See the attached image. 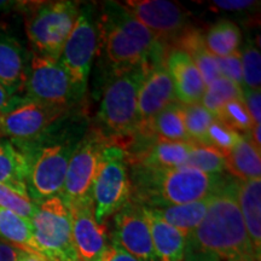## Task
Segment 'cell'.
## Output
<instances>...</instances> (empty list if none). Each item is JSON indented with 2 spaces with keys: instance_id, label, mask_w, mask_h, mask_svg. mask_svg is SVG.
Wrapping results in <instances>:
<instances>
[{
  "instance_id": "f35d334b",
  "label": "cell",
  "mask_w": 261,
  "mask_h": 261,
  "mask_svg": "<svg viewBox=\"0 0 261 261\" xmlns=\"http://www.w3.org/2000/svg\"><path fill=\"white\" fill-rule=\"evenodd\" d=\"M93 261H139L135 256L130 255L121 247L116 243H108L107 247L102 250V253L98 255Z\"/></svg>"
},
{
  "instance_id": "d6986e66",
  "label": "cell",
  "mask_w": 261,
  "mask_h": 261,
  "mask_svg": "<svg viewBox=\"0 0 261 261\" xmlns=\"http://www.w3.org/2000/svg\"><path fill=\"white\" fill-rule=\"evenodd\" d=\"M237 202L240 205L248 236L256 256L261 252V179L236 181Z\"/></svg>"
},
{
  "instance_id": "f546056e",
  "label": "cell",
  "mask_w": 261,
  "mask_h": 261,
  "mask_svg": "<svg viewBox=\"0 0 261 261\" xmlns=\"http://www.w3.org/2000/svg\"><path fill=\"white\" fill-rule=\"evenodd\" d=\"M37 205L32 200L25 187L0 184V208L32 220L37 212Z\"/></svg>"
},
{
  "instance_id": "d4e9b609",
  "label": "cell",
  "mask_w": 261,
  "mask_h": 261,
  "mask_svg": "<svg viewBox=\"0 0 261 261\" xmlns=\"http://www.w3.org/2000/svg\"><path fill=\"white\" fill-rule=\"evenodd\" d=\"M211 197L198 202H192V203L156 207L149 208V210L165 223L189 236L194 232L195 228L203 220L204 215L207 213L208 205H210Z\"/></svg>"
},
{
  "instance_id": "9a60e30c",
  "label": "cell",
  "mask_w": 261,
  "mask_h": 261,
  "mask_svg": "<svg viewBox=\"0 0 261 261\" xmlns=\"http://www.w3.org/2000/svg\"><path fill=\"white\" fill-rule=\"evenodd\" d=\"M177 102L173 81L163 62L151 65L146 71L138 94V125L143 129L165 108Z\"/></svg>"
},
{
  "instance_id": "ffe728a7",
  "label": "cell",
  "mask_w": 261,
  "mask_h": 261,
  "mask_svg": "<svg viewBox=\"0 0 261 261\" xmlns=\"http://www.w3.org/2000/svg\"><path fill=\"white\" fill-rule=\"evenodd\" d=\"M144 207V205H143ZM151 232L154 250L159 261H182L188 236L181 231L160 219L149 208L144 207Z\"/></svg>"
},
{
  "instance_id": "b9f144b4",
  "label": "cell",
  "mask_w": 261,
  "mask_h": 261,
  "mask_svg": "<svg viewBox=\"0 0 261 261\" xmlns=\"http://www.w3.org/2000/svg\"><path fill=\"white\" fill-rule=\"evenodd\" d=\"M260 130H261V127L260 125H254L252 127V129H250V142L253 143L254 145H255L256 149H261V138H260Z\"/></svg>"
},
{
  "instance_id": "4316f807",
  "label": "cell",
  "mask_w": 261,
  "mask_h": 261,
  "mask_svg": "<svg viewBox=\"0 0 261 261\" xmlns=\"http://www.w3.org/2000/svg\"><path fill=\"white\" fill-rule=\"evenodd\" d=\"M203 39L208 51L214 57L223 58L240 51L242 34L233 22L220 19L204 33Z\"/></svg>"
},
{
  "instance_id": "277c9868",
  "label": "cell",
  "mask_w": 261,
  "mask_h": 261,
  "mask_svg": "<svg viewBox=\"0 0 261 261\" xmlns=\"http://www.w3.org/2000/svg\"><path fill=\"white\" fill-rule=\"evenodd\" d=\"M144 64L115 73L104 90L98 120L107 130V138H123L135 135L138 125V94L146 71Z\"/></svg>"
},
{
  "instance_id": "1f68e13d",
  "label": "cell",
  "mask_w": 261,
  "mask_h": 261,
  "mask_svg": "<svg viewBox=\"0 0 261 261\" xmlns=\"http://www.w3.org/2000/svg\"><path fill=\"white\" fill-rule=\"evenodd\" d=\"M181 167L194 168L207 174H221L225 171V156L213 146L195 144Z\"/></svg>"
},
{
  "instance_id": "836d02e7",
  "label": "cell",
  "mask_w": 261,
  "mask_h": 261,
  "mask_svg": "<svg viewBox=\"0 0 261 261\" xmlns=\"http://www.w3.org/2000/svg\"><path fill=\"white\" fill-rule=\"evenodd\" d=\"M215 120L242 136L249 133L254 126L243 99H234L228 102L221 109L219 115L215 117Z\"/></svg>"
},
{
  "instance_id": "ab89813d",
  "label": "cell",
  "mask_w": 261,
  "mask_h": 261,
  "mask_svg": "<svg viewBox=\"0 0 261 261\" xmlns=\"http://www.w3.org/2000/svg\"><path fill=\"white\" fill-rule=\"evenodd\" d=\"M23 102V98L9 94L8 91H6L4 87L2 86V84H0V116L9 113L10 110L15 109L16 107H18L19 104H22Z\"/></svg>"
},
{
  "instance_id": "2e32d148",
  "label": "cell",
  "mask_w": 261,
  "mask_h": 261,
  "mask_svg": "<svg viewBox=\"0 0 261 261\" xmlns=\"http://www.w3.org/2000/svg\"><path fill=\"white\" fill-rule=\"evenodd\" d=\"M71 220V233L81 261H93L108 244L106 225L94 219L93 200L67 204Z\"/></svg>"
},
{
  "instance_id": "74e56055",
  "label": "cell",
  "mask_w": 261,
  "mask_h": 261,
  "mask_svg": "<svg viewBox=\"0 0 261 261\" xmlns=\"http://www.w3.org/2000/svg\"><path fill=\"white\" fill-rule=\"evenodd\" d=\"M212 8L217 10H224V11L231 12H244L256 9L259 6V2L254 0H215L211 3Z\"/></svg>"
},
{
  "instance_id": "4dcf8cb0",
  "label": "cell",
  "mask_w": 261,
  "mask_h": 261,
  "mask_svg": "<svg viewBox=\"0 0 261 261\" xmlns=\"http://www.w3.org/2000/svg\"><path fill=\"white\" fill-rule=\"evenodd\" d=\"M182 120L185 130L194 144L205 145L207 132L214 117L202 104L182 106Z\"/></svg>"
},
{
  "instance_id": "5bb4252c",
  "label": "cell",
  "mask_w": 261,
  "mask_h": 261,
  "mask_svg": "<svg viewBox=\"0 0 261 261\" xmlns=\"http://www.w3.org/2000/svg\"><path fill=\"white\" fill-rule=\"evenodd\" d=\"M113 242L139 261H158L143 205L128 202L114 215Z\"/></svg>"
},
{
  "instance_id": "52a82bcc",
  "label": "cell",
  "mask_w": 261,
  "mask_h": 261,
  "mask_svg": "<svg viewBox=\"0 0 261 261\" xmlns=\"http://www.w3.org/2000/svg\"><path fill=\"white\" fill-rule=\"evenodd\" d=\"M130 191L132 182L128 174V156L120 145H107L92 192L97 224L106 225L110 217L121 211L129 202Z\"/></svg>"
},
{
  "instance_id": "e575fe53",
  "label": "cell",
  "mask_w": 261,
  "mask_h": 261,
  "mask_svg": "<svg viewBox=\"0 0 261 261\" xmlns=\"http://www.w3.org/2000/svg\"><path fill=\"white\" fill-rule=\"evenodd\" d=\"M242 137V135L234 132L214 119L208 128L205 145L213 146L225 156L241 142Z\"/></svg>"
},
{
  "instance_id": "ba28073f",
  "label": "cell",
  "mask_w": 261,
  "mask_h": 261,
  "mask_svg": "<svg viewBox=\"0 0 261 261\" xmlns=\"http://www.w3.org/2000/svg\"><path fill=\"white\" fill-rule=\"evenodd\" d=\"M23 99L52 107L69 108L80 98L60 60L33 52L29 57Z\"/></svg>"
},
{
  "instance_id": "6da1fadb",
  "label": "cell",
  "mask_w": 261,
  "mask_h": 261,
  "mask_svg": "<svg viewBox=\"0 0 261 261\" xmlns=\"http://www.w3.org/2000/svg\"><path fill=\"white\" fill-rule=\"evenodd\" d=\"M182 261H260L241 214L236 181L212 195L203 220L188 236Z\"/></svg>"
},
{
  "instance_id": "60d3db41",
  "label": "cell",
  "mask_w": 261,
  "mask_h": 261,
  "mask_svg": "<svg viewBox=\"0 0 261 261\" xmlns=\"http://www.w3.org/2000/svg\"><path fill=\"white\" fill-rule=\"evenodd\" d=\"M21 250L16 249L11 244L0 242V261H17Z\"/></svg>"
},
{
  "instance_id": "8992f818",
  "label": "cell",
  "mask_w": 261,
  "mask_h": 261,
  "mask_svg": "<svg viewBox=\"0 0 261 261\" xmlns=\"http://www.w3.org/2000/svg\"><path fill=\"white\" fill-rule=\"evenodd\" d=\"M31 223L41 256L47 261H81L71 233L69 208L61 196L39 202Z\"/></svg>"
},
{
  "instance_id": "5b68a950",
  "label": "cell",
  "mask_w": 261,
  "mask_h": 261,
  "mask_svg": "<svg viewBox=\"0 0 261 261\" xmlns=\"http://www.w3.org/2000/svg\"><path fill=\"white\" fill-rule=\"evenodd\" d=\"M25 33L34 54L58 60L73 29L80 6L75 2L29 3L25 5Z\"/></svg>"
},
{
  "instance_id": "3957f363",
  "label": "cell",
  "mask_w": 261,
  "mask_h": 261,
  "mask_svg": "<svg viewBox=\"0 0 261 261\" xmlns=\"http://www.w3.org/2000/svg\"><path fill=\"white\" fill-rule=\"evenodd\" d=\"M221 174H207L189 167L146 168L135 166V190L148 208L198 202L225 185ZM139 198V200H140Z\"/></svg>"
},
{
  "instance_id": "8fae6325",
  "label": "cell",
  "mask_w": 261,
  "mask_h": 261,
  "mask_svg": "<svg viewBox=\"0 0 261 261\" xmlns=\"http://www.w3.org/2000/svg\"><path fill=\"white\" fill-rule=\"evenodd\" d=\"M79 142H67L45 146L28 160L27 190L35 203L61 196L68 165Z\"/></svg>"
},
{
  "instance_id": "d590c367",
  "label": "cell",
  "mask_w": 261,
  "mask_h": 261,
  "mask_svg": "<svg viewBox=\"0 0 261 261\" xmlns=\"http://www.w3.org/2000/svg\"><path fill=\"white\" fill-rule=\"evenodd\" d=\"M217 58V57H215ZM218 67H219L220 76L226 77L238 86L243 87V76H242V61H241L240 51L231 56L217 58Z\"/></svg>"
},
{
  "instance_id": "7a4b0ae2",
  "label": "cell",
  "mask_w": 261,
  "mask_h": 261,
  "mask_svg": "<svg viewBox=\"0 0 261 261\" xmlns=\"http://www.w3.org/2000/svg\"><path fill=\"white\" fill-rule=\"evenodd\" d=\"M98 32L108 61L116 73L165 61L162 41L140 23L123 4L104 3L98 21Z\"/></svg>"
},
{
  "instance_id": "9c48e42d",
  "label": "cell",
  "mask_w": 261,
  "mask_h": 261,
  "mask_svg": "<svg viewBox=\"0 0 261 261\" xmlns=\"http://www.w3.org/2000/svg\"><path fill=\"white\" fill-rule=\"evenodd\" d=\"M109 145L108 138L98 130H91L76 144L62 190L65 204L93 200L92 192L100 166L104 149Z\"/></svg>"
},
{
  "instance_id": "44dd1931",
  "label": "cell",
  "mask_w": 261,
  "mask_h": 261,
  "mask_svg": "<svg viewBox=\"0 0 261 261\" xmlns=\"http://www.w3.org/2000/svg\"><path fill=\"white\" fill-rule=\"evenodd\" d=\"M137 133L146 138H154L156 142L192 143L185 130L182 108L179 102L165 108L144 128Z\"/></svg>"
},
{
  "instance_id": "f1b7e54d",
  "label": "cell",
  "mask_w": 261,
  "mask_h": 261,
  "mask_svg": "<svg viewBox=\"0 0 261 261\" xmlns=\"http://www.w3.org/2000/svg\"><path fill=\"white\" fill-rule=\"evenodd\" d=\"M234 99H243L242 87L226 77L219 76L205 86L201 104L215 119L219 115L221 109L228 102Z\"/></svg>"
},
{
  "instance_id": "4fadbf2b",
  "label": "cell",
  "mask_w": 261,
  "mask_h": 261,
  "mask_svg": "<svg viewBox=\"0 0 261 261\" xmlns=\"http://www.w3.org/2000/svg\"><path fill=\"white\" fill-rule=\"evenodd\" d=\"M123 6L160 41L178 39L189 28V12L168 0H128Z\"/></svg>"
},
{
  "instance_id": "ac0fdd59",
  "label": "cell",
  "mask_w": 261,
  "mask_h": 261,
  "mask_svg": "<svg viewBox=\"0 0 261 261\" xmlns=\"http://www.w3.org/2000/svg\"><path fill=\"white\" fill-rule=\"evenodd\" d=\"M29 56L21 42L4 31H0V84L11 96L24 91ZM23 98V97H22Z\"/></svg>"
},
{
  "instance_id": "7c38bea8",
  "label": "cell",
  "mask_w": 261,
  "mask_h": 261,
  "mask_svg": "<svg viewBox=\"0 0 261 261\" xmlns=\"http://www.w3.org/2000/svg\"><path fill=\"white\" fill-rule=\"evenodd\" d=\"M69 108L52 107L24 100L0 116V135L14 144L33 143L60 120Z\"/></svg>"
},
{
  "instance_id": "d6a6232c",
  "label": "cell",
  "mask_w": 261,
  "mask_h": 261,
  "mask_svg": "<svg viewBox=\"0 0 261 261\" xmlns=\"http://www.w3.org/2000/svg\"><path fill=\"white\" fill-rule=\"evenodd\" d=\"M242 61V89L259 91L261 87V55L259 45L248 41L243 50L240 51Z\"/></svg>"
},
{
  "instance_id": "603a6c76",
  "label": "cell",
  "mask_w": 261,
  "mask_h": 261,
  "mask_svg": "<svg viewBox=\"0 0 261 261\" xmlns=\"http://www.w3.org/2000/svg\"><path fill=\"white\" fill-rule=\"evenodd\" d=\"M225 169L240 181L260 179V150L250 142L249 137L243 136L241 142L225 155Z\"/></svg>"
},
{
  "instance_id": "cb8c5ba5",
  "label": "cell",
  "mask_w": 261,
  "mask_h": 261,
  "mask_svg": "<svg viewBox=\"0 0 261 261\" xmlns=\"http://www.w3.org/2000/svg\"><path fill=\"white\" fill-rule=\"evenodd\" d=\"M177 41L179 42L178 48L187 52L197 69L200 70L205 86L220 76L217 58L208 51L204 44L203 34L200 31L189 27L177 39Z\"/></svg>"
},
{
  "instance_id": "484cf974",
  "label": "cell",
  "mask_w": 261,
  "mask_h": 261,
  "mask_svg": "<svg viewBox=\"0 0 261 261\" xmlns=\"http://www.w3.org/2000/svg\"><path fill=\"white\" fill-rule=\"evenodd\" d=\"M0 236L16 249L41 256L34 241L31 220L3 208H0Z\"/></svg>"
},
{
  "instance_id": "30bf717a",
  "label": "cell",
  "mask_w": 261,
  "mask_h": 261,
  "mask_svg": "<svg viewBox=\"0 0 261 261\" xmlns=\"http://www.w3.org/2000/svg\"><path fill=\"white\" fill-rule=\"evenodd\" d=\"M98 22L90 6L80 8L79 16L65 41L58 60L69 74L71 83L81 97L86 90L91 65L98 47Z\"/></svg>"
},
{
  "instance_id": "7402d4cb",
  "label": "cell",
  "mask_w": 261,
  "mask_h": 261,
  "mask_svg": "<svg viewBox=\"0 0 261 261\" xmlns=\"http://www.w3.org/2000/svg\"><path fill=\"white\" fill-rule=\"evenodd\" d=\"M194 143L155 142L142 154L133 158V166L146 168L181 167L194 148Z\"/></svg>"
},
{
  "instance_id": "ee69618b",
  "label": "cell",
  "mask_w": 261,
  "mask_h": 261,
  "mask_svg": "<svg viewBox=\"0 0 261 261\" xmlns=\"http://www.w3.org/2000/svg\"><path fill=\"white\" fill-rule=\"evenodd\" d=\"M17 2H8V0H0V11H8L10 9H14L18 5Z\"/></svg>"
},
{
  "instance_id": "83f0119b",
  "label": "cell",
  "mask_w": 261,
  "mask_h": 261,
  "mask_svg": "<svg viewBox=\"0 0 261 261\" xmlns=\"http://www.w3.org/2000/svg\"><path fill=\"white\" fill-rule=\"evenodd\" d=\"M28 158L8 139H0V184L27 188Z\"/></svg>"
},
{
  "instance_id": "7bdbcfd3",
  "label": "cell",
  "mask_w": 261,
  "mask_h": 261,
  "mask_svg": "<svg viewBox=\"0 0 261 261\" xmlns=\"http://www.w3.org/2000/svg\"><path fill=\"white\" fill-rule=\"evenodd\" d=\"M17 261H47V260L45 259L44 256L37 255V254H32V253H25L21 250Z\"/></svg>"
},
{
  "instance_id": "e0dca14e",
  "label": "cell",
  "mask_w": 261,
  "mask_h": 261,
  "mask_svg": "<svg viewBox=\"0 0 261 261\" xmlns=\"http://www.w3.org/2000/svg\"><path fill=\"white\" fill-rule=\"evenodd\" d=\"M163 63L173 81L177 102L182 106L200 104L205 84L200 70L187 52L178 47L173 48L166 54Z\"/></svg>"
},
{
  "instance_id": "8d00e7d4",
  "label": "cell",
  "mask_w": 261,
  "mask_h": 261,
  "mask_svg": "<svg viewBox=\"0 0 261 261\" xmlns=\"http://www.w3.org/2000/svg\"><path fill=\"white\" fill-rule=\"evenodd\" d=\"M243 102L249 113L250 119L254 125H260L261 122V92L254 90L242 89Z\"/></svg>"
}]
</instances>
